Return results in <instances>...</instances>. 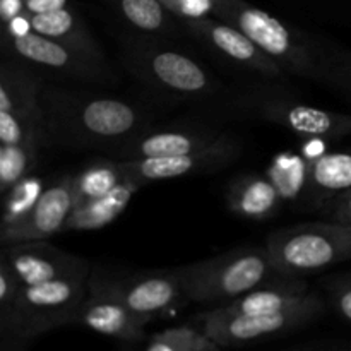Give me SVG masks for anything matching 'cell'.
I'll use <instances>...</instances> for the list:
<instances>
[{"mask_svg":"<svg viewBox=\"0 0 351 351\" xmlns=\"http://www.w3.org/2000/svg\"><path fill=\"white\" fill-rule=\"evenodd\" d=\"M141 185L132 180H123L96 199L77 202L69 218L65 230L71 232H89V230H101L115 221L134 197Z\"/></svg>","mask_w":351,"mask_h":351,"instance_id":"obj_21","label":"cell"},{"mask_svg":"<svg viewBox=\"0 0 351 351\" xmlns=\"http://www.w3.org/2000/svg\"><path fill=\"white\" fill-rule=\"evenodd\" d=\"M45 144L108 149L125 143L149 125L134 103L91 91L43 86Z\"/></svg>","mask_w":351,"mask_h":351,"instance_id":"obj_1","label":"cell"},{"mask_svg":"<svg viewBox=\"0 0 351 351\" xmlns=\"http://www.w3.org/2000/svg\"><path fill=\"white\" fill-rule=\"evenodd\" d=\"M171 14L184 17H204L213 12V0H160Z\"/></svg>","mask_w":351,"mask_h":351,"instance_id":"obj_31","label":"cell"},{"mask_svg":"<svg viewBox=\"0 0 351 351\" xmlns=\"http://www.w3.org/2000/svg\"><path fill=\"white\" fill-rule=\"evenodd\" d=\"M339 89H343V91H350V93H351V55H350L348 60H346L345 69H343L341 84H339Z\"/></svg>","mask_w":351,"mask_h":351,"instance_id":"obj_35","label":"cell"},{"mask_svg":"<svg viewBox=\"0 0 351 351\" xmlns=\"http://www.w3.org/2000/svg\"><path fill=\"white\" fill-rule=\"evenodd\" d=\"M311 161L298 154H281L271 165L267 177L273 180L281 197L297 199L304 189H307V175Z\"/></svg>","mask_w":351,"mask_h":351,"instance_id":"obj_27","label":"cell"},{"mask_svg":"<svg viewBox=\"0 0 351 351\" xmlns=\"http://www.w3.org/2000/svg\"><path fill=\"white\" fill-rule=\"evenodd\" d=\"M77 324L119 341L139 343L146 336L144 328L149 322L134 314L117 297L110 287L108 278L91 273L88 298L81 308Z\"/></svg>","mask_w":351,"mask_h":351,"instance_id":"obj_15","label":"cell"},{"mask_svg":"<svg viewBox=\"0 0 351 351\" xmlns=\"http://www.w3.org/2000/svg\"><path fill=\"white\" fill-rule=\"evenodd\" d=\"M266 249L281 276L319 273L351 259V226L335 221L287 226L267 235Z\"/></svg>","mask_w":351,"mask_h":351,"instance_id":"obj_5","label":"cell"},{"mask_svg":"<svg viewBox=\"0 0 351 351\" xmlns=\"http://www.w3.org/2000/svg\"><path fill=\"white\" fill-rule=\"evenodd\" d=\"M182 27L206 48L221 55L237 67L247 69L266 79H283L287 72L267 53H264L243 31L213 17H184Z\"/></svg>","mask_w":351,"mask_h":351,"instance_id":"obj_10","label":"cell"},{"mask_svg":"<svg viewBox=\"0 0 351 351\" xmlns=\"http://www.w3.org/2000/svg\"><path fill=\"white\" fill-rule=\"evenodd\" d=\"M27 27L45 38L58 41L69 48L88 55L99 64H106L105 53L98 41L93 38L84 19L69 7L47 10V12L27 14Z\"/></svg>","mask_w":351,"mask_h":351,"instance_id":"obj_19","label":"cell"},{"mask_svg":"<svg viewBox=\"0 0 351 351\" xmlns=\"http://www.w3.org/2000/svg\"><path fill=\"white\" fill-rule=\"evenodd\" d=\"M326 312V304L319 295L300 307L274 314L219 315L208 311L197 317V328L215 339L223 348L245 346L274 336L291 332L317 321Z\"/></svg>","mask_w":351,"mask_h":351,"instance_id":"obj_7","label":"cell"},{"mask_svg":"<svg viewBox=\"0 0 351 351\" xmlns=\"http://www.w3.org/2000/svg\"><path fill=\"white\" fill-rule=\"evenodd\" d=\"M317 293L308 290V285L300 278H278L237 300L211 308L219 315H254L274 314L300 307Z\"/></svg>","mask_w":351,"mask_h":351,"instance_id":"obj_17","label":"cell"},{"mask_svg":"<svg viewBox=\"0 0 351 351\" xmlns=\"http://www.w3.org/2000/svg\"><path fill=\"white\" fill-rule=\"evenodd\" d=\"M43 143L26 139L16 146H0V192L5 195L21 180L29 177L36 165L38 149Z\"/></svg>","mask_w":351,"mask_h":351,"instance_id":"obj_23","label":"cell"},{"mask_svg":"<svg viewBox=\"0 0 351 351\" xmlns=\"http://www.w3.org/2000/svg\"><path fill=\"white\" fill-rule=\"evenodd\" d=\"M242 143L237 136H232L225 143L213 146L209 149L195 151L189 154L163 158H144V160H125L119 161L125 180L144 185L147 182L170 180L180 178L191 173L218 170L233 163L242 154Z\"/></svg>","mask_w":351,"mask_h":351,"instance_id":"obj_13","label":"cell"},{"mask_svg":"<svg viewBox=\"0 0 351 351\" xmlns=\"http://www.w3.org/2000/svg\"><path fill=\"white\" fill-rule=\"evenodd\" d=\"M77 204L75 175H67L48 185L36 204L19 221L0 228V243L14 245L21 242L47 240L65 230Z\"/></svg>","mask_w":351,"mask_h":351,"instance_id":"obj_12","label":"cell"},{"mask_svg":"<svg viewBox=\"0 0 351 351\" xmlns=\"http://www.w3.org/2000/svg\"><path fill=\"white\" fill-rule=\"evenodd\" d=\"M322 215L328 218V221L351 226V189L326 202L322 208Z\"/></svg>","mask_w":351,"mask_h":351,"instance_id":"obj_32","label":"cell"},{"mask_svg":"<svg viewBox=\"0 0 351 351\" xmlns=\"http://www.w3.org/2000/svg\"><path fill=\"white\" fill-rule=\"evenodd\" d=\"M43 79L21 60H5L0 65V110L19 115L31 127L43 125L41 91Z\"/></svg>","mask_w":351,"mask_h":351,"instance_id":"obj_18","label":"cell"},{"mask_svg":"<svg viewBox=\"0 0 351 351\" xmlns=\"http://www.w3.org/2000/svg\"><path fill=\"white\" fill-rule=\"evenodd\" d=\"M23 285L0 259V339L19 336V297ZM23 339V338H21ZM27 341V339H26Z\"/></svg>","mask_w":351,"mask_h":351,"instance_id":"obj_28","label":"cell"},{"mask_svg":"<svg viewBox=\"0 0 351 351\" xmlns=\"http://www.w3.org/2000/svg\"><path fill=\"white\" fill-rule=\"evenodd\" d=\"M175 273L187 300L221 305L281 278L266 245L228 250L211 259L177 267Z\"/></svg>","mask_w":351,"mask_h":351,"instance_id":"obj_3","label":"cell"},{"mask_svg":"<svg viewBox=\"0 0 351 351\" xmlns=\"http://www.w3.org/2000/svg\"><path fill=\"white\" fill-rule=\"evenodd\" d=\"M351 189V151H331L311 160L307 189L314 201L326 204Z\"/></svg>","mask_w":351,"mask_h":351,"instance_id":"obj_22","label":"cell"},{"mask_svg":"<svg viewBox=\"0 0 351 351\" xmlns=\"http://www.w3.org/2000/svg\"><path fill=\"white\" fill-rule=\"evenodd\" d=\"M226 201L237 216L264 221L276 215L283 197L267 175L249 173L232 182Z\"/></svg>","mask_w":351,"mask_h":351,"instance_id":"obj_20","label":"cell"},{"mask_svg":"<svg viewBox=\"0 0 351 351\" xmlns=\"http://www.w3.org/2000/svg\"><path fill=\"white\" fill-rule=\"evenodd\" d=\"M23 5L26 14H36L64 7L65 0H23Z\"/></svg>","mask_w":351,"mask_h":351,"instance_id":"obj_33","label":"cell"},{"mask_svg":"<svg viewBox=\"0 0 351 351\" xmlns=\"http://www.w3.org/2000/svg\"><path fill=\"white\" fill-rule=\"evenodd\" d=\"M232 132L213 127H163V129H143L112 151L113 160H144V158L178 156L209 149L230 139Z\"/></svg>","mask_w":351,"mask_h":351,"instance_id":"obj_14","label":"cell"},{"mask_svg":"<svg viewBox=\"0 0 351 351\" xmlns=\"http://www.w3.org/2000/svg\"><path fill=\"white\" fill-rule=\"evenodd\" d=\"M89 278H62L23 287L19 297L21 338L31 341L62 326L77 324L81 308L88 298Z\"/></svg>","mask_w":351,"mask_h":351,"instance_id":"obj_8","label":"cell"},{"mask_svg":"<svg viewBox=\"0 0 351 351\" xmlns=\"http://www.w3.org/2000/svg\"><path fill=\"white\" fill-rule=\"evenodd\" d=\"M123 19L144 33H167L171 29L170 10L160 0H113Z\"/></svg>","mask_w":351,"mask_h":351,"instance_id":"obj_24","label":"cell"},{"mask_svg":"<svg viewBox=\"0 0 351 351\" xmlns=\"http://www.w3.org/2000/svg\"><path fill=\"white\" fill-rule=\"evenodd\" d=\"M26 339L21 338H7L0 339V351H24L27 346Z\"/></svg>","mask_w":351,"mask_h":351,"instance_id":"obj_34","label":"cell"},{"mask_svg":"<svg viewBox=\"0 0 351 351\" xmlns=\"http://www.w3.org/2000/svg\"><path fill=\"white\" fill-rule=\"evenodd\" d=\"M235 108L256 119L267 120L305 139L338 141L351 136L350 113L332 112L266 89L245 91L235 99Z\"/></svg>","mask_w":351,"mask_h":351,"instance_id":"obj_6","label":"cell"},{"mask_svg":"<svg viewBox=\"0 0 351 351\" xmlns=\"http://www.w3.org/2000/svg\"><path fill=\"white\" fill-rule=\"evenodd\" d=\"M122 168L117 160H99L89 165L88 168L75 175V187H77V202L96 199L105 195L123 182Z\"/></svg>","mask_w":351,"mask_h":351,"instance_id":"obj_25","label":"cell"},{"mask_svg":"<svg viewBox=\"0 0 351 351\" xmlns=\"http://www.w3.org/2000/svg\"><path fill=\"white\" fill-rule=\"evenodd\" d=\"M3 48L16 60L34 64L40 69L95 84H115L117 79L108 64H99L88 55L45 38L27 27L26 31L9 27L3 34Z\"/></svg>","mask_w":351,"mask_h":351,"instance_id":"obj_9","label":"cell"},{"mask_svg":"<svg viewBox=\"0 0 351 351\" xmlns=\"http://www.w3.org/2000/svg\"><path fill=\"white\" fill-rule=\"evenodd\" d=\"M213 14L243 31L287 74L339 89L343 67L350 55L331 51L304 31L281 23L245 0H213Z\"/></svg>","mask_w":351,"mask_h":351,"instance_id":"obj_2","label":"cell"},{"mask_svg":"<svg viewBox=\"0 0 351 351\" xmlns=\"http://www.w3.org/2000/svg\"><path fill=\"white\" fill-rule=\"evenodd\" d=\"M45 189L47 187L43 185V180L38 177H31V175L21 180L16 187L10 189L3 195L5 201H3L2 226H9L24 218L36 204Z\"/></svg>","mask_w":351,"mask_h":351,"instance_id":"obj_29","label":"cell"},{"mask_svg":"<svg viewBox=\"0 0 351 351\" xmlns=\"http://www.w3.org/2000/svg\"><path fill=\"white\" fill-rule=\"evenodd\" d=\"M293 351H351V350H346V348H312V350H293Z\"/></svg>","mask_w":351,"mask_h":351,"instance_id":"obj_36","label":"cell"},{"mask_svg":"<svg viewBox=\"0 0 351 351\" xmlns=\"http://www.w3.org/2000/svg\"><path fill=\"white\" fill-rule=\"evenodd\" d=\"M108 283L117 297L134 314L141 315L147 322L177 307L184 298H187L175 269L108 278Z\"/></svg>","mask_w":351,"mask_h":351,"instance_id":"obj_16","label":"cell"},{"mask_svg":"<svg viewBox=\"0 0 351 351\" xmlns=\"http://www.w3.org/2000/svg\"><path fill=\"white\" fill-rule=\"evenodd\" d=\"M329 297L332 307L345 321L351 322V274L336 276L328 281Z\"/></svg>","mask_w":351,"mask_h":351,"instance_id":"obj_30","label":"cell"},{"mask_svg":"<svg viewBox=\"0 0 351 351\" xmlns=\"http://www.w3.org/2000/svg\"><path fill=\"white\" fill-rule=\"evenodd\" d=\"M146 351H223V346L197 326H178L151 336Z\"/></svg>","mask_w":351,"mask_h":351,"instance_id":"obj_26","label":"cell"},{"mask_svg":"<svg viewBox=\"0 0 351 351\" xmlns=\"http://www.w3.org/2000/svg\"><path fill=\"white\" fill-rule=\"evenodd\" d=\"M127 71L147 88L175 99H208L223 84L191 55L149 41H129L120 51Z\"/></svg>","mask_w":351,"mask_h":351,"instance_id":"obj_4","label":"cell"},{"mask_svg":"<svg viewBox=\"0 0 351 351\" xmlns=\"http://www.w3.org/2000/svg\"><path fill=\"white\" fill-rule=\"evenodd\" d=\"M0 259L10 267L23 287L48 283L62 278L91 276L88 261L58 249L47 240L3 245Z\"/></svg>","mask_w":351,"mask_h":351,"instance_id":"obj_11","label":"cell"}]
</instances>
